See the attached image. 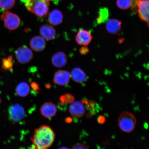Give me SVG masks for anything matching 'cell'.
<instances>
[{
  "instance_id": "1",
  "label": "cell",
  "mask_w": 149,
  "mask_h": 149,
  "mask_svg": "<svg viewBox=\"0 0 149 149\" xmlns=\"http://www.w3.org/2000/svg\"><path fill=\"white\" fill-rule=\"evenodd\" d=\"M55 134L50 127L43 125L35 130L34 134L31 139L33 148L38 149L48 148L54 141Z\"/></svg>"
},
{
  "instance_id": "2",
  "label": "cell",
  "mask_w": 149,
  "mask_h": 149,
  "mask_svg": "<svg viewBox=\"0 0 149 149\" xmlns=\"http://www.w3.org/2000/svg\"><path fill=\"white\" fill-rule=\"evenodd\" d=\"M26 7L30 12L41 19L45 18L49 11V3L46 0L24 2Z\"/></svg>"
},
{
  "instance_id": "3",
  "label": "cell",
  "mask_w": 149,
  "mask_h": 149,
  "mask_svg": "<svg viewBox=\"0 0 149 149\" xmlns=\"http://www.w3.org/2000/svg\"><path fill=\"white\" fill-rule=\"evenodd\" d=\"M136 120L134 116L128 111H124L121 113L118 119L119 127L125 133L132 132L135 128Z\"/></svg>"
},
{
  "instance_id": "4",
  "label": "cell",
  "mask_w": 149,
  "mask_h": 149,
  "mask_svg": "<svg viewBox=\"0 0 149 149\" xmlns=\"http://www.w3.org/2000/svg\"><path fill=\"white\" fill-rule=\"evenodd\" d=\"M1 18L4 22L5 27L9 30H14L19 26L20 18L17 15L9 11H6L4 14L1 15Z\"/></svg>"
},
{
  "instance_id": "5",
  "label": "cell",
  "mask_w": 149,
  "mask_h": 149,
  "mask_svg": "<svg viewBox=\"0 0 149 149\" xmlns=\"http://www.w3.org/2000/svg\"><path fill=\"white\" fill-rule=\"evenodd\" d=\"M149 0H133L131 6H135L138 12L139 16L141 19L149 23Z\"/></svg>"
},
{
  "instance_id": "6",
  "label": "cell",
  "mask_w": 149,
  "mask_h": 149,
  "mask_svg": "<svg viewBox=\"0 0 149 149\" xmlns=\"http://www.w3.org/2000/svg\"><path fill=\"white\" fill-rule=\"evenodd\" d=\"M15 54L17 61L21 64L29 63L31 60L33 56L31 50L25 46L17 48Z\"/></svg>"
},
{
  "instance_id": "7",
  "label": "cell",
  "mask_w": 149,
  "mask_h": 149,
  "mask_svg": "<svg viewBox=\"0 0 149 149\" xmlns=\"http://www.w3.org/2000/svg\"><path fill=\"white\" fill-rule=\"evenodd\" d=\"M8 112L9 117L13 122H19L23 120L25 116V110L18 104L11 106L9 108Z\"/></svg>"
},
{
  "instance_id": "8",
  "label": "cell",
  "mask_w": 149,
  "mask_h": 149,
  "mask_svg": "<svg viewBox=\"0 0 149 149\" xmlns=\"http://www.w3.org/2000/svg\"><path fill=\"white\" fill-rule=\"evenodd\" d=\"M70 74L68 71L59 70L56 72L54 76L53 81L56 84L64 86L70 81Z\"/></svg>"
},
{
  "instance_id": "9",
  "label": "cell",
  "mask_w": 149,
  "mask_h": 149,
  "mask_svg": "<svg viewBox=\"0 0 149 149\" xmlns=\"http://www.w3.org/2000/svg\"><path fill=\"white\" fill-rule=\"evenodd\" d=\"M92 40V36L89 31L83 29L78 31L76 37V40L80 45L87 46L90 43Z\"/></svg>"
},
{
  "instance_id": "10",
  "label": "cell",
  "mask_w": 149,
  "mask_h": 149,
  "mask_svg": "<svg viewBox=\"0 0 149 149\" xmlns=\"http://www.w3.org/2000/svg\"><path fill=\"white\" fill-rule=\"evenodd\" d=\"M41 36L45 40H50L55 38L56 30L51 24H45L41 27L40 29Z\"/></svg>"
},
{
  "instance_id": "11",
  "label": "cell",
  "mask_w": 149,
  "mask_h": 149,
  "mask_svg": "<svg viewBox=\"0 0 149 149\" xmlns=\"http://www.w3.org/2000/svg\"><path fill=\"white\" fill-rule=\"evenodd\" d=\"M71 104L69 107V111L72 116L75 118H80L85 114V109L82 103L76 101Z\"/></svg>"
},
{
  "instance_id": "12",
  "label": "cell",
  "mask_w": 149,
  "mask_h": 149,
  "mask_svg": "<svg viewBox=\"0 0 149 149\" xmlns=\"http://www.w3.org/2000/svg\"><path fill=\"white\" fill-rule=\"evenodd\" d=\"M57 109L54 104L51 102L44 103L40 108V112L43 116L46 118H50L55 116Z\"/></svg>"
},
{
  "instance_id": "13",
  "label": "cell",
  "mask_w": 149,
  "mask_h": 149,
  "mask_svg": "<svg viewBox=\"0 0 149 149\" xmlns=\"http://www.w3.org/2000/svg\"><path fill=\"white\" fill-rule=\"evenodd\" d=\"M30 45L33 51L40 52L43 51L46 47V42L42 37L35 36L33 37L30 42Z\"/></svg>"
},
{
  "instance_id": "14",
  "label": "cell",
  "mask_w": 149,
  "mask_h": 149,
  "mask_svg": "<svg viewBox=\"0 0 149 149\" xmlns=\"http://www.w3.org/2000/svg\"><path fill=\"white\" fill-rule=\"evenodd\" d=\"M68 57L63 52H58L52 56V62L54 66L61 68L64 67L67 64Z\"/></svg>"
},
{
  "instance_id": "15",
  "label": "cell",
  "mask_w": 149,
  "mask_h": 149,
  "mask_svg": "<svg viewBox=\"0 0 149 149\" xmlns=\"http://www.w3.org/2000/svg\"><path fill=\"white\" fill-rule=\"evenodd\" d=\"M122 28V23L119 20L115 19H109L106 22V29L109 33L116 34L120 31Z\"/></svg>"
},
{
  "instance_id": "16",
  "label": "cell",
  "mask_w": 149,
  "mask_h": 149,
  "mask_svg": "<svg viewBox=\"0 0 149 149\" xmlns=\"http://www.w3.org/2000/svg\"><path fill=\"white\" fill-rule=\"evenodd\" d=\"M63 16L61 11L55 9L50 13L48 17V21L53 26L59 25L62 23Z\"/></svg>"
},
{
  "instance_id": "17",
  "label": "cell",
  "mask_w": 149,
  "mask_h": 149,
  "mask_svg": "<svg viewBox=\"0 0 149 149\" xmlns=\"http://www.w3.org/2000/svg\"><path fill=\"white\" fill-rule=\"evenodd\" d=\"M71 75L72 79L78 83H83L87 79L86 74L81 68H78L72 69Z\"/></svg>"
},
{
  "instance_id": "18",
  "label": "cell",
  "mask_w": 149,
  "mask_h": 149,
  "mask_svg": "<svg viewBox=\"0 0 149 149\" xmlns=\"http://www.w3.org/2000/svg\"><path fill=\"white\" fill-rule=\"evenodd\" d=\"M109 17V9L106 8H102L100 9L98 17L97 18V23L98 24L106 23Z\"/></svg>"
},
{
  "instance_id": "19",
  "label": "cell",
  "mask_w": 149,
  "mask_h": 149,
  "mask_svg": "<svg viewBox=\"0 0 149 149\" xmlns=\"http://www.w3.org/2000/svg\"><path fill=\"white\" fill-rule=\"evenodd\" d=\"M30 87L29 85L25 82L19 83L16 87V93L20 97H25L29 94L30 92Z\"/></svg>"
},
{
  "instance_id": "20",
  "label": "cell",
  "mask_w": 149,
  "mask_h": 149,
  "mask_svg": "<svg viewBox=\"0 0 149 149\" xmlns=\"http://www.w3.org/2000/svg\"><path fill=\"white\" fill-rule=\"evenodd\" d=\"M2 68L5 71H12L14 61L12 56H10L7 58H4L2 60Z\"/></svg>"
},
{
  "instance_id": "21",
  "label": "cell",
  "mask_w": 149,
  "mask_h": 149,
  "mask_svg": "<svg viewBox=\"0 0 149 149\" xmlns=\"http://www.w3.org/2000/svg\"><path fill=\"white\" fill-rule=\"evenodd\" d=\"M15 0H0V8L7 10L13 7Z\"/></svg>"
},
{
  "instance_id": "22",
  "label": "cell",
  "mask_w": 149,
  "mask_h": 149,
  "mask_svg": "<svg viewBox=\"0 0 149 149\" xmlns=\"http://www.w3.org/2000/svg\"><path fill=\"white\" fill-rule=\"evenodd\" d=\"M133 0H117L116 5L118 8L125 10L131 6Z\"/></svg>"
},
{
  "instance_id": "23",
  "label": "cell",
  "mask_w": 149,
  "mask_h": 149,
  "mask_svg": "<svg viewBox=\"0 0 149 149\" xmlns=\"http://www.w3.org/2000/svg\"><path fill=\"white\" fill-rule=\"evenodd\" d=\"M64 100L65 102L68 103H72L74 102V97L72 95L70 94H67L64 95Z\"/></svg>"
},
{
  "instance_id": "24",
  "label": "cell",
  "mask_w": 149,
  "mask_h": 149,
  "mask_svg": "<svg viewBox=\"0 0 149 149\" xmlns=\"http://www.w3.org/2000/svg\"><path fill=\"white\" fill-rule=\"evenodd\" d=\"M72 149H87L88 148L84 145L81 143H77L74 145L72 148Z\"/></svg>"
},
{
  "instance_id": "25",
  "label": "cell",
  "mask_w": 149,
  "mask_h": 149,
  "mask_svg": "<svg viewBox=\"0 0 149 149\" xmlns=\"http://www.w3.org/2000/svg\"><path fill=\"white\" fill-rule=\"evenodd\" d=\"M89 52L88 48L86 46H84L80 48L79 52L81 55H85L88 53Z\"/></svg>"
},
{
  "instance_id": "26",
  "label": "cell",
  "mask_w": 149,
  "mask_h": 149,
  "mask_svg": "<svg viewBox=\"0 0 149 149\" xmlns=\"http://www.w3.org/2000/svg\"><path fill=\"white\" fill-rule=\"evenodd\" d=\"M31 86L33 90L37 92H38L40 89L39 85L35 82H33L31 83Z\"/></svg>"
},
{
  "instance_id": "27",
  "label": "cell",
  "mask_w": 149,
  "mask_h": 149,
  "mask_svg": "<svg viewBox=\"0 0 149 149\" xmlns=\"http://www.w3.org/2000/svg\"><path fill=\"white\" fill-rule=\"evenodd\" d=\"M97 120L99 123L102 124L105 123L106 122V118L104 116L100 115L98 117Z\"/></svg>"
},
{
  "instance_id": "28",
  "label": "cell",
  "mask_w": 149,
  "mask_h": 149,
  "mask_svg": "<svg viewBox=\"0 0 149 149\" xmlns=\"http://www.w3.org/2000/svg\"><path fill=\"white\" fill-rule=\"evenodd\" d=\"M72 118L70 117H67V118L65 119V122L68 123H70L72 122Z\"/></svg>"
},
{
  "instance_id": "29",
  "label": "cell",
  "mask_w": 149,
  "mask_h": 149,
  "mask_svg": "<svg viewBox=\"0 0 149 149\" xmlns=\"http://www.w3.org/2000/svg\"><path fill=\"white\" fill-rule=\"evenodd\" d=\"M45 87L46 88L49 89L51 88V85L49 84H45Z\"/></svg>"
},
{
  "instance_id": "30",
  "label": "cell",
  "mask_w": 149,
  "mask_h": 149,
  "mask_svg": "<svg viewBox=\"0 0 149 149\" xmlns=\"http://www.w3.org/2000/svg\"><path fill=\"white\" fill-rule=\"evenodd\" d=\"M82 103L86 104H86L88 103V102L86 100H82L81 101Z\"/></svg>"
},
{
  "instance_id": "31",
  "label": "cell",
  "mask_w": 149,
  "mask_h": 149,
  "mask_svg": "<svg viewBox=\"0 0 149 149\" xmlns=\"http://www.w3.org/2000/svg\"><path fill=\"white\" fill-rule=\"evenodd\" d=\"M46 1H55V0H46Z\"/></svg>"
},
{
  "instance_id": "32",
  "label": "cell",
  "mask_w": 149,
  "mask_h": 149,
  "mask_svg": "<svg viewBox=\"0 0 149 149\" xmlns=\"http://www.w3.org/2000/svg\"><path fill=\"white\" fill-rule=\"evenodd\" d=\"M1 98H0V104H1Z\"/></svg>"
}]
</instances>
